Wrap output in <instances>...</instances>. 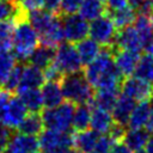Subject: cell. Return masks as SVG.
Returning a JSON list of instances; mask_svg holds the SVG:
<instances>
[{
    "label": "cell",
    "instance_id": "6da1fadb",
    "mask_svg": "<svg viewBox=\"0 0 153 153\" xmlns=\"http://www.w3.org/2000/svg\"><path fill=\"white\" fill-rule=\"evenodd\" d=\"M114 51L115 45L102 47L99 55L86 65L84 75L93 88H120L123 79L116 68Z\"/></svg>",
    "mask_w": 153,
    "mask_h": 153
},
{
    "label": "cell",
    "instance_id": "7a4b0ae2",
    "mask_svg": "<svg viewBox=\"0 0 153 153\" xmlns=\"http://www.w3.org/2000/svg\"><path fill=\"white\" fill-rule=\"evenodd\" d=\"M12 20L14 23L13 30V49L17 59L27 60L32 51L39 43L38 35L27 18V11L20 5L14 12Z\"/></svg>",
    "mask_w": 153,
    "mask_h": 153
},
{
    "label": "cell",
    "instance_id": "3957f363",
    "mask_svg": "<svg viewBox=\"0 0 153 153\" xmlns=\"http://www.w3.org/2000/svg\"><path fill=\"white\" fill-rule=\"evenodd\" d=\"M27 18L36 30L41 44L55 48L62 43L65 36L61 23V14L49 12L44 8H38L27 12Z\"/></svg>",
    "mask_w": 153,
    "mask_h": 153
},
{
    "label": "cell",
    "instance_id": "277c9868",
    "mask_svg": "<svg viewBox=\"0 0 153 153\" xmlns=\"http://www.w3.org/2000/svg\"><path fill=\"white\" fill-rule=\"evenodd\" d=\"M60 85L63 98L73 104L91 103L93 98V87L81 72L65 74L60 80Z\"/></svg>",
    "mask_w": 153,
    "mask_h": 153
},
{
    "label": "cell",
    "instance_id": "5b68a950",
    "mask_svg": "<svg viewBox=\"0 0 153 153\" xmlns=\"http://www.w3.org/2000/svg\"><path fill=\"white\" fill-rule=\"evenodd\" d=\"M75 104L66 100L55 108H45L41 116L44 123V128L56 131H68L72 127L73 112Z\"/></svg>",
    "mask_w": 153,
    "mask_h": 153
},
{
    "label": "cell",
    "instance_id": "8992f818",
    "mask_svg": "<svg viewBox=\"0 0 153 153\" xmlns=\"http://www.w3.org/2000/svg\"><path fill=\"white\" fill-rule=\"evenodd\" d=\"M53 63L60 69L63 75L81 72L82 69V62L76 50V47L71 42L60 43L57 45Z\"/></svg>",
    "mask_w": 153,
    "mask_h": 153
},
{
    "label": "cell",
    "instance_id": "52a82bcc",
    "mask_svg": "<svg viewBox=\"0 0 153 153\" xmlns=\"http://www.w3.org/2000/svg\"><path fill=\"white\" fill-rule=\"evenodd\" d=\"M116 33H117V27L108 12L91 20V24L88 25L90 37L102 47L114 45Z\"/></svg>",
    "mask_w": 153,
    "mask_h": 153
},
{
    "label": "cell",
    "instance_id": "ba28073f",
    "mask_svg": "<svg viewBox=\"0 0 153 153\" xmlns=\"http://www.w3.org/2000/svg\"><path fill=\"white\" fill-rule=\"evenodd\" d=\"M39 151L43 153H57L73 147V133L43 129L38 137Z\"/></svg>",
    "mask_w": 153,
    "mask_h": 153
},
{
    "label": "cell",
    "instance_id": "9c48e42d",
    "mask_svg": "<svg viewBox=\"0 0 153 153\" xmlns=\"http://www.w3.org/2000/svg\"><path fill=\"white\" fill-rule=\"evenodd\" d=\"M120 92L135 102L151 100L153 98V84L130 75L122 80Z\"/></svg>",
    "mask_w": 153,
    "mask_h": 153
},
{
    "label": "cell",
    "instance_id": "30bf717a",
    "mask_svg": "<svg viewBox=\"0 0 153 153\" xmlns=\"http://www.w3.org/2000/svg\"><path fill=\"white\" fill-rule=\"evenodd\" d=\"M61 23L63 36L71 43H78L79 41L86 38V36L88 35L87 20L76 13L61 14Z\"/></svg>",
    "mask_w": 153,
    "mask_h": 153
},
{
    "label": "cell",
    "instance_id": "8fae6325",
    "mask_svg": "<svg viewBox=\"0 0 153 153\" xmlns=\"http://www.w3.org/2000/svg\"><path fill=\"white\" fill-rule=\"evenodd\" d=\"M27 115V109L19 97H12L0 112V122L2 126L12 129H17L24 117Z\"/></svg>",
    "mask_w": 153,
    "mask_h": 153
},
{
    "label": "cell",
    "instance_id": "7c38bea8",
    "mask_svg": "<svg viewBox=\"0 0 153 153\" xmlns=\"http://www.w3.org/2000/svg\"><path fill=\"white\" fill-rule=\"evenodd\" d=\"M114 45L117 49H126L136 53H141V50L145 49V44L133 25H128L123 29L117 30Z\"/></svg>",
    "mask_w": 153,
    "mask_h": 153
},
{
    "label": "cell",
    "instance_id": "4fadbf2b",
    "mask_svg": "<svg viewBox=\"0 0 153 153\" xmlns=\"http://www.w3.org/2000/svg\"><path fill=\"white\" fill-rule=\"evenodd\" d=\"M6 151L7 153H37L39 151L38 139L18 131L11 135Z\"/></svg>",
    "mask_w": 153,
    "mask_h": 153
},
{
    "label": "cell",
    "instance_id": "5bb4252c",
    "mask_svg": "<svg viewBox=\"0 0 153 153\" xmlns=\"http://www.w3.org/2000/svg\"><path fill=\"white\" fill-rule=\"evenodd\" d=\"M140 56H141L140 53L115 48L114 61H115L116 68L121 73L122 78H127V76H130L134 74V71L137 66Z\"/></svg>",
    "mask_w": 153,
    "mask_h": 153
},
{
    "label": "cell",
    "instance_id": "9a60e30c",
    "mask_svg": "<svg viewBox=\"0 0 153 153\" xmlns=\"http://www.w3.org/2000/svg\"><path fill=\"white\" fill-rule=\"evenodd\" d=\"M44 82L45 78L43 71L31 63H25L22 66V75L17 92L29 88H39Z\"/></svg>",
    "mask_w": 153,
    "mask_h": 153
},
{
    "label": "cell",
    "instance_id": "2e32d148",
    "mask_svg": "<svg viewBox=\"0 0 153 153\" xmlns=\"http://www.w3.org/2000/svg\"><path fill=\"white\" fill-rule=\"evenodd\" d=\"M114 123L115 121L110 111H106L97 106H92L90 121V127L92 128V130H94L98 134H108Z\"/></svg>",
    "mask_w": 153,
    "mask_h": 153
},
{
    "label": "cell",
    "instance_id": "e0dca14e",
    "mask_svg": "<svg viewBox=\"0 0 153 153\" xmlns=\"http://www.w3.org/2000/svg\"><path fill=\"white\" fill-rule=\"evenodd\" d=\"M135 104H136V102L134 99L120 93V96L116 100V104L111 111V115L114 117L115 123H118V124L126 127Z\"/></svg>",
    "mask_w": 153,
    "mask_h": 153
},
{
    "label": "cell",
    "instance_id": "ac0fdd59",
    "mask_svg": "<svg viewBox=\"0 0 153 153\" xmlns=\"http://www.w3.org/2000/svg\"><path fill=\"white\" fill-rule=\"evenodd\" d=\"M41 93L44 108H55L63 102V94L60 81H47L41 86Z\"/></svg>",
    "mask_w": 153,
    "mask_h": 153
},
{
    "label": "cell",
    "instance_id": "d6986e66",
    "mask_svg": "<svg viewBox=\"0 0 153 153\" xmlns=\"http://www.w3.org/2000/svg\"><path fill=\"white\" fill-rule=\"evenodd\" d=\"M118 96H120V88H99L94 92L90 104L91 106H97L111 112Z\"/></svg>",
    "mask_w": 153,
    "mask_h": 153
},
{
    "label": "cell",
    "instance_id": "ffe728a7",
    "mask_svg": "<svg viewBox=\"0 0 153 153\" xmlns=\"http://www.w3.org/2000/svg\"><path fill=\"white\" fill-rule=\"evenodd\" d=\"M55 50L56 49L50 45H45V44L37 45V48L32 51V54L27 59L29 63H31L41 69H44L54 62Z\"/></svg>",
    "mask_w": 153,
    "mask_h": 153
},
{
    "label": "cell",
    "instance_id": "44dd1931",
    "mask_svg": "<svg viewBox=\"0 0 153 153\" xmlns=\"http://www.w3.org/2000/svg\"><path fill=\"white\" fill-rule=\"evenodd\" d=\"M149 111H151V100L137 102V104H135V106L129 116L127 126L130 129L143 128L148 121Z\"/></svg>",
    "mask_w": 153,
    "mask_h": 153
},
{
    "label": "cell",
    "instance_id": "7402d4cb",
    "mask_svg": "<svg viewBox=\"0 0 153 153\" xmlns=\"http://www.w3.org/2000/svg\"><path fill=\"white\" fill-rule=\"evenodd\" d=\"M98 133L94 130H81L73 134V147L80 151L81 153H92L96 141L98 139Z\"/></svg>",
    "mask_w": 153,
    "mask_h": 153
},
{
    "label": "cell",
    "instance_id": "603a6c76",
    "mask_svg": "<svg viewBox=\"0 0 153 153\" xmlns=\"http://www.w3.org/2000/svg\"><path fill=\"white\" fill-rule=\"evenodd\" d=\"M148 137H149V133L147 131V129L136 128V129L127 130L122 142L131 152H137V151H141L145 147Z\"/></svg>",
    "mask_w": 153,
    "mask_h": 153
},
{
    "label": "cell",
    "instance_id": "cb8c5ba5",
    "mask_svg": "<svg viewBox=\"0 0 153 153\" xmlns=\"http://www.w3.org/2000/svg\"><path fill=\"white\" fill-rule=\"evenodd\" d=\"M44 129V123L39 112H29L17 128V131L27 135H39Z\"/></svg>",
    "mask_w": 153,
    "mask_h": 153
},
{
    "label": "cell",
    "instance_id": "d4e9b609",
    "mask_svg": "<svg viewBox=\"0 0 153 153\" xmlns=\"http://www.w3.org/2000/svg\"><path fill=\"white\" fill-rule=\"evenodd\" d=\"M79 16H81L86 20H93L108 12L106 5L104 0H84L80 5Z\"/></svg>",
    "mask_w": 153,
    "mask_h": 153
},
{
    "label": "cell",
    "instance_id": "484cf974",
    "mask_svg": "<svg viewBox=\"0 0 153 153\" xmlns=\"http://www.w3.org/2000/svg\"><path fill=\"white\" fill-rule=\"evenodd\" d=\"M91 111H92V106L90 103L76 104L72 118V128L74 131H81L90 127Z\"/></svg>",
    "mask_w": 153,
    "mask_h": 153
},
{
    "label": "cell",
    "instance_id": "4316f807",
    "mask_svg": "<svg viewBox=\"0 0 153 153\" xmlns=\"http://www.w3.org/2000/svg\"><path fill=\"white\" fill-rule=\"evenodd\" d=\"M76 50L79 53V56L81 59L82 65H87L92 62L100 53L102 48L100 44H98L92 38H84L76 43Z\"/></svg>",
    "mask_w": 153,
    "mask_h": 153
},
{
    "label": "cell",
    "instance_id": "83f0119b",
    "mask_svg": "<svg viewBox=\"0 0 153 153\" xmlns=\"http://www.w3.org/2000/svg\"><path fill=\"white\" fill-rule=\"evenodd\" d=\"M17 94L22 99L29 112H41V110L43 109L42 93L38 88H29V90L19 91L17 92Z\"/></svg>",
    "mask_w": 153,
    "mask_h": 153
},
{
    "label": "cell",
    "instance_id": "f1b7e54d",
    "mask_svg": "<svg viewBox=\"0 0 153 153\" xmlns=\"http://www.w3.org/2000/svg\"><path fill=\"white\" fill-rule=\"evenodd\" d=\"M108 13L111 17L112 22L115 23L117 30L123 29L128 25H131L136 18V16H137L136 11L130 5H127L122 8L115 10V11H108Z\"/></svg>",
    "mask_w": 153,
    "mask_h": 153
},
{
    "label": "cell",
    "instance_id": "f546056e",
    "mask_svg": "<svg viewBox=\"0 0 153 153\" xmlns=\"http://www.w3.org/2000/svg\"><path fill=\"white\" fill-rule=\"evenodd\" d=\"M133 24L146 47L153 39V22L151 17L147 14H137Z\"/></svg>",
    "mask_w": 153,
    "mask_h": 153
},
{
    "label": "cell",
    "instance_id": "4dcf8cb0",
    "mask_svg": "<svg viewBox=\"0 0 153 153\" xmlns=\"http://www.w3.org/2000/svg\"><path fill=\"white\" fill-rule=\"evenodd\" d=\"M134 76L153 84V56L147 53L140 56L137 66L134 71Z\"/></svg>",
    "mask_w": 153,
    "mask_h": 153
},
{
    "label": "cell",
    "instance_id": "1f68e13d",
    "mask_svg": "<svg viewBox=\"0 0 153 153\" xmlns=\"http://www.w3.org/2000/svg\"><path fill=\"white\" fill-rule=\"evenodd\" d=\"M17 66V57L13 53H0V87L4 86L8 75Z\"/></svg>",
    "mask_w": 153,
    "mask_h": 153
},
{
    "label": "cell",
    "instance_id": "d6a6232c",
    "mask_svg": "<svg viewBox=\"0 0 153 153\" xmlns=\"http://www.w3.org/2000/svg\"><path fill=\"white\" fill-rule=\"evenodd\" d=\"M22 66L23 65H17L13 71L11 72V74L8 75L6 82L4 84L2 88H5L6 91L13 93V92H17V88H18V85H19V81H20V75H22Z\"/></svg>",
    "mask_w": 153,
    "mask_h": 153
},
{
    "label": "cell",
    "instance_id": "836d02e7",
    "mask_svg": "<svg viewBox=\"0 0 153 153\" xmlns=\"http://www.w3.org/2000/svg\"><path fill=\"white\" fill-rule=\"evenodd\" d=\"M18 6L19 2L17 0H0V22L11 19Z\"/></svg>",
    "mask_w": 153,
    "mask_h": 153
},
{
    "label": "cell",
    "instance_id": "e575fe53",
    "mask_svg": "<svg viewBox=\"0 0 153 153\" xmlns=\"http://www.w3.org/2000/svg\"><path fill=\"white\" fill-rule=\"evenodd\" d=\"M114 143H115V141L109 134L108 135L106 134H99L92 153H109V151L111 149Z\"/></svg>",
    "mask_w": 153,
    "mask_h": 153
},
{
    "label": "cell",
    "instance_id": "d590c367",
    "mask_svg": "<svg viewBox=\"0 0 153 153\" xmlns=\"http://www.w3.org/2000/svg\"><path fill=\"white\" fill-rule=\"evenodd\" d=\"M84 0H61L60 14H73L76 13Z\"/></svg>",
    "mask_w": 153,
    "mask_h": 153
},
{
    "label": "cell",
    "instance_id": "8d00e7d4",
    "mask_svg": "<svg viewBox=\"0 0 153 153\" xmlns=\"http://www.w3.org/2000/svg\"><path fill=\"white\" fill-rule=\"evenodd\" d=\"M44 78L48 81H60L63 76V74L60 72V69L54 65H49L47 68H44Z\"/></svg>",
    "mask_w": 153,
    "mask_h": 153
},
{
    "label": "cell",
    "instance_id": "74e56055",
    "mask_svg": "<svg viewBox=\"0 0 153 153\" xmlns=\"http://www.w3.org/2000/svg\"><path fill=\"white\" fill-rule=\"evenodd\" d=\"M12 135V131L10 128L5 126H0V153H4L7 148V143L10 141V137Z\"/></svg>",
    "mask_w": 153,
    "mask_h": 153
},
{
    "label": "cell",
    "instance_id": "f35d334b",
    "mask_svg": "<svg viewBox=\"0 0 153 153\" xmlns=\"http://www.w3.org/2000/svg\"><path fill=\"white\" fill-rule=\"evenodd\" d=\"M60 2L61 0H43V8L49 12L60 14Z\"/></svg>",
    "mask_w": 153,
    "mask_h": 153
},
{
    "label": "cell",
    "instance_id": "ab89813d",
    "mask_svg": "<svg viewBox=\"0 0 153 153\" xmlns=\"http://www.w3.org/2000/svg\"><path fill=\"white\" fill-rule=\"evenodd\" d=\"M108 11H115L128 5V0H104Z\"/></svg>",
    "mask_w": 153,
    "mask_h": 153
},
{
    "label": "cell",
    "instance_id": "60d3db41",
    "mask_svg": "<svg viewBox=\"0 0 153 153\" xmlns=\"http://www.w3.org/2000/svg\"><path fill=\"white\" fill-rule=\"evenodd\" d=\"M109 153H131V151L121 141V142H115Z\"/></svg>",
    "mask_w": 153,
    "mask_h": 153
},
{
    "label": "cell",
    "instance_id": "b9f144b4",
    "mask_svg": "<svg viewBox=\"0 0 153 153\" xmlns=\"http://www.w3.org/2000/svg\"><path fill=\"white\" fill-rule=\"evenodd\" d=\"M10 98H11V92H8L5 88L0 87V112L4 109V106L7 104V102L10 100Z\"/></svg>",
    "mask_w": 153,
    "mask_h": 153
},
{
    "label": "cell",
    "instance_id": "7bdbcfd3",
    "mask_svg": "<svg viewBox=\"0 0 153 153\" xmlns=\"http://www.w3.org/2000/svg\"><path fill=\"white\" fill-rule=\"evenodd\" d=\"M146 129L149 134H153V98L151 99V111H149V117L146 123Z\"/></svg>",
    "mask_w": 153,
    "mask_h": 153
},
{
    "label": "cell",
    "instance_id": "ee69618b",
    "mask_svg": "<svg viewBox=\"0 0 153 153\" xmlns=\"http://www.w3.org/2000/svg\"><path fill=\"white\" fill-rule=\"evenodd\" d=\"M145 153H153V136H149L146 145H145Z\"/></svg>",
    "mask_w": 153,
    "mask_h": 153
},
{
    "label": "cell",
    "instance_id": "f6af8a7d",
    "mask_svg": "<svg viewBox=\"0 0 153 153\" xmlns=\"http://www.w3.org/2000/svg\"><path fill=\"white\" fill-rule=\"evenodd\" d=\"M145 0H128V4L135 10V11H137V8L140 7V5Z\"/></svg>",
    "mask_w": 153,
    "mask_h": 153
},
{
    "label": "cell",
    "instance_id": "bcb514c9",
    "mask_svg": "<svg viewBox=\"0 0 153 153\" xmlns=\"http://www.w3.org/2000/svg\"><path fill=\"white\" fill-rule=\"evenodd\" d=\"M57 153H81V152L78 151V149L74 148V147H69V148H65V149H62V151H60V152H57Z\"/></svg>",
    "mask_w": 153,
    "mask_h": 153
},
{
    "label": "cell",
    "instance_id": "7dc6e473",
    "mask_svg": "<svg viewBox=\"0 0 153 153\" xmlns=\"http://www.w3.org/2000/svg\"><path fill=\"white\" fill-rule=\"evenodd\" d=\"M145 49H146V53L147 54H149L151 56H153V39L145 47Z\"/></svg>",
    "mask_w": 153,
    "mask_h": 153
},
{
    "label": "cell",
    "instance_id": "c3c4849f",
    "mask_svg": "<svg viewBox=\"0 0 153 153\" xmlns=\"http://www.w3.org/2000/svg\"><path fill=\"white\" fill-rule=\"evenodd\" d=\"M134 153H145V152L141 149V151H137V152H134Z\"/></svg>",
    "mask_w": 153,
    "mask_h": 153
},
{
    "label": "cell",
    "instance_id": "681fc988",
    "mask_svg": "<svg viewBox=\"0 0 153 153\" xmlns=\"http://www.w3.org/2000/svg\"><path fill=\"white\" fill-rule=\"evenodd\" d=\"M149 2H151V5L153 6V0H149Z\"/></svg>",
    "mask_w": 153,
    "mask_h": 153
},
{
    "label": "cell",
    "instance_id": "f907efd6",
    "mask_svg": "<svg viewBox=\"0 0 153 153\" xmlns=\"http://www.w3.org/2000/svg\"><path fill=\"white\" fill-rule=\"evenodd\" d=\"M0 126H1V122H0Z\"/></svg>",
    "mask_w": 153,
    "mask_h": 153
}]
</instances>
